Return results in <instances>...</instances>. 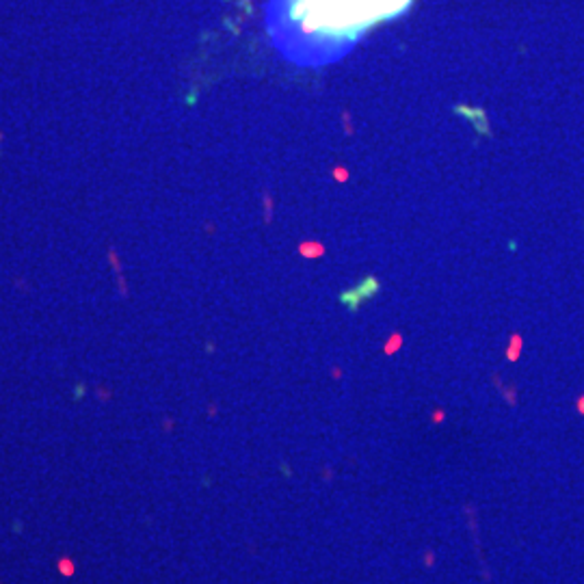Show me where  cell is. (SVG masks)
<instances>
[{
  "instance_id": "cell-1",
  "label": "cell",
  "mask_w": 584,
  "mask_h": 584,
  "mask_svg": "<svg viewBox=\"0 0 584 584\" xmlns=\"http://www.w3.org/2000/svg\"><path fill=\"white\" fill-rule=\"evenodd\" d=\"M108 260H111V264H113V271L117 273V277H119V284H121V292H126V288H124V277H121V262H119V258H117V251H115L113 247L108 249Z\"/></svg>"
},
{
  "instance_id": "cell-2",
  "label": "cell",
  "mask_w": 584,
  "mask_h": 584,
  "mask_svg": "<svg viewBox=\"0 0 584 584\" xmlns=\"http://www.w3.org/2000/svg\"><path fill=\"white\" fill-rule=\"evenodd\" d=\"M580 413H584V398L580 400Z\"/></svg>"
}]
</instances>
